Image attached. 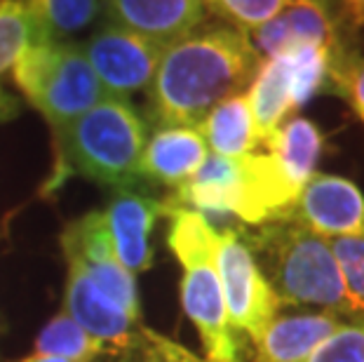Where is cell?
<instances>
[{
    "label": "cell",
    "mask_w": 364,
    "mask_h": 362,
    "mask_svg": "<svg viewBox=\"0 0 364 362\" xmlns=\"http://www.w3.org/2000/svg\"><path fill=\"white\" fill-rule=\"evenodd\" d=\"M19 362H73V360L57 358V356H38V353H33V356H28L24 360H19Z\"/></svg>",
    "instance_id": "cell-29"
},
{
    "label": "cell",
    "mask_w": 364,
    "mask_h": 362,
    "mask_svg": "<svg viewBox=\"0 0 364 362\" xmlns=\"http://www.w3.org/2000/svg\"><path fill=\"white\" fill-rule=\"evenodd\" d=\"M165 214L172 219L167 245L183 266L181 306L198 329L207 362H240L237 339L230 327L216 273L219 230L207 221L205 214L186 207H167Z\"/></svg>",
    "instance_id": "cell-4"
},
{
    "label": "cell",
    "mask_w": 364,
    "mask_h": 362,
    "mask_svg": "<svg viewBox=\"0 0 364 362\" xmlns=\"http://www.w3.org/2000/svg\"><path fill=\"white\" fill-rule=\"evenodd\" d=\"M198 129L205 137L207 149L214 156H223V158L250 156L261 144L257 129H254V118L245 92L216 104L205 115V120L200 122Z\"/></svg>",
    "instance_id": "cell-17"
},
{
    "label": "cell",
    "mask_w": 364,
    "mask_h": 362,
    "mask_svg": "<svg viewBox=\"0 0 364 362\" xmlns=\"http://www.w3.org/2000/svg\"><path fill=\"white\" fill-rule=\"evenodd\" d=\"M104 217L113 247L129 273H144L153 266L151 233L165 214L162 200L136 193L134 188L113 191Z\"/></svg>",
    "instance_id": "cell-11"
},
{
    "label": "cell",
    "mask_w": 364,
    "mask_h": 362,
    "mask_svg": "<svg viewBox=\"0 0 364 362\" xmlns=\"http://www.w3.org/2000/svg\"><path fill=\"white\" fill-rule=\"evenodd\" d=\"M329 245L343 278L348 311L364 315V235L331 238Z\"/></svg>",
    "instance_id": "cell-24"
},
{
    "label": "cell",
    "mask_w": 364,
    "mask_h": 362,
    "mask_svg": "<svg viewBox=\"0 0 364 362\" xmlns=\"http://www.w3.org/2000/svg\"><path fill=\"white\" fill-rule=\"evenodd\" d=\"M338 3H341L343 17L350 21L353 26L364 24V0H338Z\"/></svg>",
    "instance_id": "cell-28"
},
{
    "label": "cell",
    "mask_w": 364,
    "mask_h": 362,
    "mask_svg": "<svg viewBox=\"0 0 364 362\" xmlns=\"http://www.w3.org/2000/svg\"><path fill=\"white\" fill-rule=\"evenodd\" d=\"M329 78L336 82V90L348 99V104L364 122V50L341 52L336 48L331 55Z\"/></svg>",
    "instance_id": "cell-27"
},
{
    "label": "cell",
    "mask_w": 364,
    "mask_h": 362,
    "mask_svg": "<svg viewBox=\"0 0 364 362\" xmlns=\"http://www.w3.org/2000/svg\"><path fill=\"white\" fill-rule=\"evenodd\" d=\"M250 41L266 59L280 57L299 45H322L336 52L338 36L327 0H291L280 14L254 28Z\"/></svg>",
    "instance_id": "cell-13"
},
{
    "label": "cell",
    "mask_w": 364,
    "mask_h": 362,
    "mask_svg": "<svg viewBox=\"0 0 364 362\" xmlns=\"http://www.w3.org/2000/svg\"><path fill=\"white\" fill-rule=\"evenodd\" d=\"M102 14L106 24L134 31L165 48L205 24L203 0H102Z\"/></svg>",
    "instance_id": "cell-12"
},
{
    "label": "cell",
    "mask_w": 364,
    "mask_h": 362,
    "mask_svg": "<svg viewBox=\"0 0 364 362\" xmlns=\"http://www.w3.org/2000/svg\"><path fill=\"white\" fill-rule=\"evenodd\" d=\"M331 52L322 45H299L284 52L287 68H289V85H291V102L294 109L306 106L311 99L324 87V82L329 78V66H331Z\"/></svg>",
    "instance_id": "cell-22"
},
{
    "label": "cell",
    "mask_w": 364,
    "mask_h": 362,
    "mask_svg": "<svg viewBox=\"0 0 364 362\" xmlns=\"http://www.w3.org/2000/svg\"><path fill=\"white\" fill-rule=\"evenodd\" d=\"M216 273L223 289L233 332L247 334L252 344L280 311V299L254 259L250 243L237 230H223L216 243Z\"/></svg>",
    "instance_id": "cell-6"
},
{
    "label": "cell",
    "mask_w": 364,
    "mask_h": 362,
    "mask_svg": "<svg viewBox=\"0 0 364 362\" xmlns=\"http://www.w3.org/2000/svg\"><path fill=\"white\" fill-rule=\"evenodd\" d=\"M207 156V142L198 127L162 125L146 139L141 160H139V176L176 188L203 167Z\"/></svg>",
    "instance_id": "cell-14"
},
{
    "label": "cell",
    "mask_w": 364,
    "mask_h": 362,
    "mask_svg": "<svg viewBox=\"0 0 364 362\" xmlns=\"http://www.w3.org/2000/svg\"><path fill=\"white\" fill-rule=\"evenodd\" d=\"M33 41H50L38 26L26 0H0V80ZM19 115V102L0 85V122Z\"/></svg>",
    "instance_id": "cell-19"
},
{
    "label": "cell",
    "mask_w": 364,
    "mask_h": 362,
    "mask_svg": "<svg viewBox=\"0 0 364 362\" xmlns=\"http://www.w3.org/2000/svg\"><path fill=\"white\" fill-rule=\"evenodd\" d=\"M343 325L341 313H296L280 315L254 341L257 362H304L331 332Z\"/></svg>",
    "instance_id": "cell-15"
},
{
    "label": "cell",
    "mask_w": 364,
    "mask_h": 362,
    "mask_svg": "<svg viewBox=\"0 0 364 362\" xmlns=\"http://www.w3.org/2000/svg\"><path fill=\"white\" fill-rule=\"evenodd\" d=\"M261 64L245 31L203 24L162 50L149 85V122L198 127L223 99L240 95Z\"/></svg>",
    "instance_id": "cell-1"
},
{
    "label": "cell",
    "mask_w": 364,
    "mask_h": 362,
    "mask_svg": "<svg viewBox=\"0 0 364 362\" xmlns=\"http://www.w3.org/2000/svg\"><path fill=\"white\" fill-rule=\"evenodd\" d=\"M322 146L324 139L320 127L313 120L294 115V118L284 120L280 129L270 137L266 149L275 158L287 181L296 191H301L315 174L317 160L322 156Z\"/></svg>",
    "instance_id": "cell-18"
},
{
    "label": "cell",
    "mask_w": 364,
    "mask_h": 362,
    "mask_svg": "<svg viewBox=\"0 0 364 362\" xmlns=\"http://www.w3.org/2000/svg\"><path fill=\"white\" fill-rule=\"evenodd\" d=\"M304 362H364V315L343 322Z\"/></svg>",
    "instance_id": "cell-26"
},
{
    "label": "cell",
    "mask_w": 364,
    "mask_h": 362,
    "mask_svg": "<svg viewBox=\"0 0 364 362\" xmlns=\"http://www.w3.org/2000/svg\"><path fill=\"white\" fill-rule=\"evenodd\" d=\"M291 0H203L205 10L219 17L223 24L252 33L275 14H280Z\"/></svg>",
    "instance_id": "cell-23"
},
{
    "label": "cell",
    "mask_w": 364,
    "mask_h": 362,
    "mask_svg": "<svg viewBox=\"0 0 364 362\" xmlns=\"http://www.w3.org/2000/svg\"><path fill=\"white\" fill-rule=\"evenodd\" d=\"M162 50L165 45L111 24H104L97 33L90 36V41L82 43L85 57L95 68L106 97L118 99L149 90Z\"/></svg>",
    "instance_id": "cell-7"
},
{
    "label": "cell",
    "mask_w": 364,
    "mask_h": 362,
    "mask_svg": "<svg viewBox=\"0 0 364 362\" xmlns=\"http://www.w3.org/2000/svg\"><path fill=\"white\" fill-rule=\"evenodd\" d=\"M289 221L327 240L364 235V193L346 176L315 172L301 188Z\"/></svg>",
    "instance_id": "cell-10"
},
{
    "label": "cell",
    "mask_w": 364,
    "mask_h": 362,
    "mask_svg": "<svg viewBox=\"0 0 364 362\" xmlns=\"http://www.w3.org/2000/svg\"><path fill=\"white\" fill-rule=\"evenodd\" d=\"M61 247H64V252L75 254V259L80 261L90 280L111 302H115L122 311H127L134 318H141L136 278L134 273H129L122 266V261L115 254L102 210H92L78 221L68 223L66 230L61 233Z\"/></svg>",
    "instance_id": "cell-8"
},
{
    "label": "cell",
    "mask_w": 364,
    "mask_h": 362,
    "mask_svg": "<svg viewBox=\"0 0 364 362\" xmlns=\"http://www.w3.org/2000/svg\"><path fill=\"white\" fill-rule=\"evenodd\" d=\"M245 95L247 102H250L259 142L268 144V139L280 129L282 122L296 111L291 102L289 68H287L284 57L263 59Z\"/></svg>",
    "instance_id": "cell-16"
},
{
    "label": "cell",
    "mask_w": 364,
    "mask_h": 362,
    "mask_svg": "<svg viewBox=\"0 0 364 362\" xmlns=\"http://www.w3.org/2000/svg\"><path fill=\"white\" fill-rule=\"evenodd\" d=\"M26 5L50 41L78 36L102 14V0H26Z\"/></svg>",
    "instance_id": "cell-20"
},
{
    "label": "cell",
    "mask_w": 364,
    "mask_h": 362,
    "mask_svg": "<svg viewBox=\"0 0 364 362\" xmlns=\"http://www.w3.org/2000/svg\"><path fill=\"white\" fill-rule=\"evenodd\" d=\"M64 257L68 264L64 313L104 346L106 356H115V353L125 351L141 334V318H134L127 311H122L115 302H111L90 280V275L85 273L75 254L64 252Z\"/></svg>",
    "instance_id": "cell-9"
},
{
    "label": "cell",
    "mask_w": 364,
    "mask_h": 362,
    "mask_svg": "<svg viewBox=\"0 0 364 362\" xmlns=\"http://www.w3.org/2000/svg\"><path fill=\"white\" fill-rule=\"evenodd\" d=\"M245 238L280 304L350 313L343 278L327 238L289 219L273 221L257 235Z\"/></svg>",
    "instance_id": "cell-3"
},
{
    "label": "cell",
    "mask_w": 364,
    "mask_h": 362,
    "mask_svg": "<svg viewBox=\"0 0 364 362\" xmlns=\"http://www.w3.org/2000/svg\"><path fill=\"white\" fill-rule=\"evenodd\" d=\"M108 362H207V360H200L188 348L172 341V339L144 327L141 334L125 351L115 353Z\"/></svg>",
    "instance_id": "cell-25"
},
{
    "label": "cell",
    "mask_w": 364,
    "mask_h": 362,
    "mask_svg": "<svg viewBox=\"0 0 364 362\" xmlns=\"http://www.w3.org/2000/svg\"><path fill=\"white\" fill-rule=\"evenodd\" d=\"M33 353L66 358L73 362H97L102 356H106V348L95 336L85 332L73 318H68L66 313H59L36 336Z\"/></svg>",
    "instance_id": "cell-21"
},
{
    "label": "cell",
    "mask_w": 364,
    "mask_h": 362,
    "mask_svg": "<svg viewBox=\"0 0 364 362\" xmlns=\"http://www.w3.org/2000/svg\"><path fill=\"white\" fill-rule=\"evenodd\" d=\"M146 120L127 99L104 97L97 106L85 111L59 137L57 167L52 183L57 186L71 174L102 183L106 188H134L139 160L146 146Z\"/></svg>",
    "instance_id": "cell-2"
},
{
    "label": "cell",
    "mask_w": 364,
    "mask_h": 362,
    "mask_svg": "<svg viewBox=\"0 0 364 362\" xmlns=\"http://www.w3.org/2000/svg\"><path fill=\"white\" fill-rule=\"evenodd\" d=\"M12 82L54 137L106 97L82 45L71 41H33L14 61Z\"/></svg>",
    "instance_id": "cell-5"
}]
</instances>
